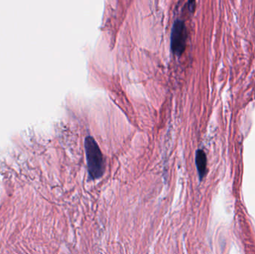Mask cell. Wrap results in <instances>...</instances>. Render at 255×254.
I'll return each instance as SVG.
<instances>
[{
	"label": "cell",
	"instance_id": "cell-3",
	"mask_svg": "<svg viewBox=\"0 0 255 254\" xmlns=\"http://www.w3.org/2000/svg\"><path fill=\"white\" fill-rule=\"evenodd\" d=\"M195 165L200 180H202L207 173V157L205 152L201 149L195 153Z\"/></svg>",
	"mask_w": 255,
	"mask_h": 254
},
{
	"label": "cell",
	"instance_id": "cell-2",
	"mask_svg": "<svg viewBox=\"0 0 255 254\" xmlns=\"http://www.w3.org/2000/svg\"><path fill=\"white\" fill-rule=\"evenodd\" d=\"M188 31L184 21L176 20L171 32V49L177 56H181L187 46Z\"/></svg>",
	"mask_w": 255,
	"mask_h": 254
},
{
	"label": "cell",
	"instance_id": "cell-1",
	"mask_svg": "<svg viewBox=\"0 0 255 254\" xmlns=\"http://www.w3.org/2000/svg\"><path fill=\"white\" fill-rule=\"evenodd\" d=\"M85 148L90 178L99 179L105 172V161L99 146L94 137L88 136L85 138Z\"/></svg>",
	"mask_w": 255,
	"mask_h": 254
}]
</instances>
